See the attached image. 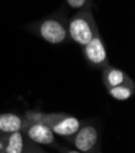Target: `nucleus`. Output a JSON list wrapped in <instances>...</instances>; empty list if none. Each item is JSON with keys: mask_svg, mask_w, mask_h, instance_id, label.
<instances>
[{"mask_svg": "<svg viewBox=\"0 0 135 153\" xmlns=\"http://www.w3.org/2000/svg\"><path fill=\"white\" fill-rule=\"evenodd\" d=\"M67 26L68 17L66 15V10L61 9L54 12L52 15H49L28 25V29L29 32L42 38L46 43L52 45H59L66 43L69 39Z\"/></svg>", "mask_w": 135, "mask_h": 153, "instance_id": "obj_1", "label": "nucleus"}, {"mask_svg": "<svg viewBox=\"0 0 135 153\" xmlns=\"http://www.w3.org/2000/svg\"><path fill=\"white\" fill-rule=\"evenodd\" d=\"M25 118L29 122H39L48 125L55 135L72 137L82 126V122L66 113H43L38 111H27Z\"/></svg>", "mask_w": 135, "mask_h": 153, "instance_id": "obj_2", "label": "nucleus"}, {"mask_svg": "<svg viewBox=\"0 0 135 153\" xmlns=\"http://www.w3.org/2000/svg\"><path fill=\"white\" fill-rule=\"evenodd\" d=\"M68 38L81 46L87 45L92 36L99 32L91 10H79L71 18H68L67 26Z\"/></svg>", "mask_w": 135, "mask_h": 153, "instance_id": "obj_3", "label": "nucleus"}, {"mask_svg": "<svg viewBox=\"0 0 135 153\" xmlns=\"http://www.w3.org/2000/svg\"><path fill=\"white\" fill-rule=\"evenodd\" d=\"M83 53L87 62L94 68H105L108 66V56L100 32L96 33L92 39L83 46Z\"/></svg>", "mask_w": 135, "mask_h": 153, "instance_id": "obj_4", "label": "nucleus"}, {"mask_svg": "<svg viewBox=\"0 0 135 153\" xmlns=\"http://www.w3.org/2000/svg\"><path fill=\"white\" fill-rule=\"evenodd\" d=\"M73 146L81 153H92L99 143V131L92 124H82L72 137Z\"/></svg>", "mask_w": 135, "mask_h": 153, "instance_id": "obj_5", "label": "nucleus"}, {"mask_svg": "<svg viewBox=\"0 0 135 153\" xmlns=\"http://www.w3.org/2000/svg\"><path fill=\"white\" fill-rule=\"evenodd\" d=\"M26 137L37 145H52L55 143V134L52 130L39 122H29L22 130Z\"/></svg>", "mask_w": 135, "mask_h": 153, "instance_id": "obj_6", "label": "nucleus"}, {"mask_svg": "<svg viewBox=\"0 0 135 153\" xmlns=\"http://www.w3.org/2000/svg\"><path fill=\"white\" fill-rule=\"evenodd\" d=\"M28 120L15 113H1L0 114V134H7L22 131L27 125Z\"/></svg>", "mask_w": 135, "mask_h": 153, "instance_id": "obj_7", "label": "nucleus"}, {"mask_svg": "<svg viewBox=\"0 0 135 153\" xmlns=\"http://www.w3.org/2000/svg\"><path fill=\"white\" fill-rule=\"evenodd\" d=\"M102 69H104L102 71V82H104L106 89L118 86L122 84H134V82L130 79V76L119 68H116V67H112L108 65Z\"/></svg>", "mask_w": 135, "mask_h": 153, "instance_id": "obj_8", "label": "nucleus"}, {"mask_svg": "<svg viewBox=\"0 0 135 153\" xmlns=\"http://www.w3.org/2000/svg\"><path fill=\"white\" fill-rule=\"evenodd\" d=\"M26 148L25 135L22 131H16L6 135L5 147L3 153H23Z\"/></svg>", "mask_w": 135, "mask_h": 153, "instance_id": "obj_9", "label": "nucleus"}, {"mask_svg": "<svg viewBox=\"0 0 135 153\" xmlns=\"http://www.w3.org/2000/svg\"><path fill=\"white\" fill-rule=\"evenodd\" d=\"M107 92L111 97H113L117 101H127L129 100L134 92H135V85L134 84H122L118 86L108 88Z\"/></svg>", "mask_w": 135, "mask_h": 153, "instance_id": "obj_10", "label": "nucleus"}, {"mask_svg": "<svg viewBox=\"0 0 135 153\" xmlns=\"http://www.w3.org/2000/svg\"><path fill=\"white\" fill-rule=\"evenodd\" d=\"M67 5L74 10H90L92 0H66Z\"/></svg>", "mask_w": 135, "mask_h": 153, "instance_id": "obj_11", "label": "nucleus"}, {"mask_svg": "<svg viewBox=\"0 0 135 153\" xmlns=\"http://www.w3.org/2000/svg\"><path fill=\"white\" fill-rule=\"evenodd\" d=\"M23 153H45V152H43L42 149H39L38 147H35V146H33V145H32V146L26 147Z\"/></svg>", "mask_w": 135, "mask_h": 153, "instance_id": "obj_12", "label": "nucleus"}, {"mask_svg": "<svg viewBox=\"0 0 135 153\" xmlns=\"http://www.w3.org/2000/svg\"><path fill=\"white\" fill-rule=\"evenodd\" d=\"M63 153H81L77 149H63Z\"/></svg>", "mask_w": 135, "mask_h": 153, "instance_id": "obj_13", "label": "nucleus"}]
</instances>
